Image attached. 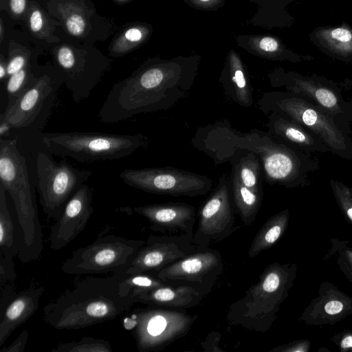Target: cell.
<instances>
[{
	"mask_svg": "<svg viewBox=\"0 0 352 352\" xmlns=\"http://www.w3.org/2000/svg\"><path fill=\"white\" fill-rule=\"evenodd\" d=\"M191 143L215 165L229 162L239 151L253 152L261 160L265 182L287 188L309 186L311 175L320 167L312 154L277 142L267 131L242 133L226 119L198 128Z\"/></svg>",
	"mask_w": 352,
	"mask_h": 352,
	"instance_id": "6da1fadb",
	"label": "cell"
},
{
	"mask_svg": "<svg viewBox=\"0 0 352 352\" xmlns=\"http://www.w3.org/2000/svg\"><path fill=\"white\" fill-rule=\"evenodd\" d=\"M200 63L199 55L147 60L113 85L99 110V120L112 124L170 109L189 95Z\"/></svg>",
	"mask_w": 352,
	"mask_h": 352,
	"instance_id": "7a4b0ae2",
	"label": "cell"
},
{
	"mask_svg": "<svg viewBox=\"0 0 352 352\" xmlns=\"http://www.w3.org/2000/svg\"><path fill=\"white\" fill-rule=\"evenodd\" d=\"M123 276L112 274L80 280L45 306L43 321L58 330H78L116 319L137 303L132 294H122Z\"/></svg>",
	"mask_w": 352,
	"mask_h": 352,
	"instance_id": "3957f363",
	"label": "cell"
},
{
	"mask_svg": "<svg viewBox=\"0 0 352 352\" xmlns=\"http://www.w3.org/2000/svg\"><path fill=\"white\" fill-rule=\"evenodd\" d=\"M0 184L13 201L16 215L18 257L23 263L38 260L43 239L26 160L14 140L0 138Z\"/></svg>",
	"mask_w": 352,
	"mask_h": 352,
	"instance_id": "277c9868",
	"label": "cell"
},
{
	"mask_svg": "<svg viewBox=\"0 0 352 352\" xmlns=\"http://www.w3.org/2000/svg\"><path fill=\"white\" fill-rule=\"evenodd\" d=\"M296 273V264H270L260 274L258 282L229 307L226 316L228 324L256 332L267 331L289 295Z\"/></svg>",
	"mask_w": 352,
	"mask_h": 352,
	"instance_id": "5b68a950",
	"label": "cell"
},
{
	"mask_svg": "<svg viewBox=\"0 0 352 352\" xmlns=\"http://www.w3.org/2000/svg\"><path fill=\"white\" fill-rule=\"evenodd\" d=\"M257 104L265 114L278 113L300 124L318 136L332 153L352 160L350 133L333 116L316 103L285 90L265 92Z\"/></svg>",
	"mask_w": 352,
	"mask_h": 352,
	"instance_id": "8992f818",
	"label": "cell"
},
{
	"mask_svg": "<svg viewBox=\"0 0 352 352\" xmlns=\"http://www.w3.org/2000/svg\"><path fill=\"white\" fill-rule=\"evenodd\" d=\"M41 140L50 153L81 163L122 159L148 146V137L142 133H45Z\"/></svg>",
	"mask_w": 352,
	"mask_h": 352,
	"instance_id": "52a82bcc",
	"label": "cell"
},
{
	"mask_svg": "<svg viewBox=\"0 0 352 352\" xmlns=\"http://www.w3.org/2000/svg\"><path fill=\"white\" fill-rule=\"evenodd\" d=\"M145 241L109 234L98 237L91 244L76 250L61 265L69 275L116 274L126 276Z\"/></svg>",
	"mask_w": 352,
	"mask_h": 352,
	"instance_id": "ba28073f",
	"label": "cell"
},
{
	"mask_svg": "<svg viewBox=\"0 0 352 352\" xmlns=\"http://www.w3.org/2000/svg\"><path fill=\"white\" fill-rule=\"evenodd\" d=\"M197 316L175 310L138 308L123 319L124 328L132 333L140 352L158 351L185 336Z\"/></svg>",
	"mask_w": 352,
	"mask_h": 352,
	"instance_id": "9c48e42d",
	"label": "cell"
},
{
	"mask_svg": "<svg viewBox=\"0 0 352 352\" xmlns=\"http://www.w3.org/2000/svg\"><path fill=\"white\" fill-rule=\"evenodd\" d=\"M92 173L65 160L56 162L46 153H38L36 160L35 186L39 195V204L47 217L56 221L69 200Z\"/></svg>",
	"mask_w": 352,
	"mask_h": 352,
	"instance_id": "30bf717a",
	"label": "cell"
},
{
	"mask_svg": "<svg viewBox=\"0 0 352 352\" xmlns=\"http://www.w3.org/2000/svg\"><path fill=\"white\" fill-rule=\"evenodd\" d=\"M267 78L272 87L284 88L319 105L351 133L352 99H344L336 82L315 74L302 75L280 67L270 72Z\"/></svg>",
	"mask_w": 352,
	"mask_h": 352,
	"instance_id": "8fae6325",
	"label": "cell"
},
{
	"mask_svg": "<svg viewBox=\"0 0 352 352\" xmlns=\"http://www.w3.org/2000/svg\"><path fill=\"white\" fill-rule=\"evenodd\" d=\"M120 177L127 186L156 195L197 197L210 192L213 181L206 175L173 167L125 169Z\"/></svg>",
	"mask_w": 352,
	"mask_h": 352,
	"instance_id": "7c38bea8",
	"label": "cell"
},
{
	"mask_svg": "<svg viewBox=\"0 0 352 352\" xmlns=\"http://www.w3.org/2000/svg\"><path fill=\"white\" fill-rule=\"evenodd\" d=\"M235 212L230 179L223 175L199 209L194 243L209 247L230 236L234 231Z\"/></svg>",
	"mask_w": 352,
	"mask_h": 352,
	"instance_id": "4fadbf2b",
	"label": "cell"
},
{
	"mask_svg": "<svg viewBox=\"0 0 352 352\" xmlns=\"http://www.w3.org/2000/svg\"><path fill=\"white\" fill-rule=\"evenodd\" d=\"M54 57L64 85L76 103L88 98L109 66V60L69 45L58 47Z\"/></svg>",
	"mask_w": 352,
	"mask_h": 352,
	"instance_id": "5bb4252c",
	"label": "cell"
},
{
	"mask_svg": "<svg viewBox=\"0 0 352 352\" xmlns=\"http://www.w3.org/2000/svg\"><path fill=\"white\" fill-rule=\"evenodd\" d=\"M64 84L58 72L40 75L35 83L2 113L12 129L19 130L45 123L54 104L58 89Z\"/></svg>",
	"mask_w": 352,
	"mask_h": 352,
	"instance_id": "9a60e30c",
	"label": "cell"
},
{
	"mask_svg": "<svg viewBox=\"0 0 352 352\" xmlns=\"http://www.w3.org/2000/svg\"><path fill=\"white\" fill-rule=\"evenodd\" d=\"M199 245L188 234L150 235L134 257L126 275L158 272L192 254Z\"/></svg>",
	"mask_w": 352,
	"mask_h": 352,
	"instance_id": "2e32d148",
	"label": "cell"
},
{
	"mask_svg": "<svg viewBox=\"0 0 352 352\" xmlns=\"http://www.w3.org/2000/svg\"><path fill=\"white\" fill-rule=\"evenodd\" d=\"M223 271V261L219 252L199 246L193 254L153 274L165 282L195 284L212 289Z\"/></svg>",
	"mask_w": 352,
	"mask_h": 352,
	"instance_id": "e0dca14e",
	"label": "cell"
},
{
	"mask_svg": "<svg viewBox=\"0 0 352 352\" xmlns=\"http://www.w3.org/2000/svg\"><path fill=\"white\" fill-rule=\"evenodd\" d=\"M93 196L94 189L84 184L69 200L50 228L49 242L52 250L64 248L84 230L94 211Z\"/></svg>",
	"mask_w": 352,
	"mask_h": 352,
	"instance_id": "ac0fdd59",
	"label": "cell"
},
{
	"mask_svg": "<svg viewBox=\"0 0 352 352\" xmlns=\"http://www.w3.org/2000/svg\"><path fill=\"white\" fill-rule=\"evenodd\" d=\"M133 210L145 217L150 228L164 234L193 235L196 221L195 208L182 202L148 204L137 206Z\"/></svg>",
	"mask_w": 352,
	"mask_h": 352,
	"instance_id": "d6986e66",
	"label": "cell"
},
{
	"mask_svg": "<svg viewBox=\"0 0 352 352\" xmlns=\"http://www.w3.org/2000/svg\"><path fill=\"white\" fill-rule=\"evenodd\" d=\"M351 314L352 297L332 283L323 282L299 320L310 325L334 324Z\"/></svg>",
	"mask_w": 352,
	"mask_h": 352,
	"instance_id": "ffe728a7",
	"label": "cell"
},
{
	"mask_svg": "<svg viewBox=\"0 0 352 352\" xmlns=\"http://www.w3.org/2000/svg\"><path fill=\"white\" fill-rule=\"evenodd\" d=\"M265 126L267 132L280 143L310 154L331 153L327 144L312 131L278 113L267 114Z\"/></svg>",
	"mask_w": 352,
	"mask_h": 352,
	"instance_id": "44dd1931",
	"label": "cell"
},
{
	"mask_svg": "<svg viewBox=\"0 0 352 352\" xmlns=\"http://www.w3.org/2000/svg\"><path fill=\"white\" fill-rule=\"evenodd\" d=\"M211 289L195 284L173 285L171 283L142 293L137 302L149 306L186 309L199 305Z\"/></svg>",
	"mask_w": 352,
	"mask_h": 352,
	"instance_id": "7402d4cb",
	"label": "cell"
},
{
	"mask_svg": "<svg viewBox=\"0 0 352 352\" xmlns=\"http://www.w3.org/2000/svg\"><path fill=\"white\" fill-rule=\"evenodd\" d=\"M219 82L226 96L241 107H250L253 103L254 89L245 64L234 50L227 54Z\"/></svg>",
	"mask_w": 352,
	"mask_h": 352,
	"instance_id": "603a6c76",
	"label": "cell"
},
{
	"mask_svg": "<svg viewBox=\"0 0 352 352\" xmlns=\"http://www.w3.org/2000/svg\"><path fill=\"white\" fill-rule=\"evenodd\" d=\"M43 292V287H30L17 293L6 305L1 312V346L16 328L36 313Z\"/></svg>",
	"mask_w": 352,
	"mask_h": 352,
	"instance_id": "cb8c5ba5",
	"label": "cell"
},
{
	"mask_svg": "<svg viewBox=\"0 0 352 352\" xmlns=\"http://www.w3.org/2000/svg\"><path fill=\"white\" fill-rule=\"evenodd\" d=\"M308 37L312 45L326 56L352 63V27L349 23L317 27Z\"/></svg>",
	"mask_w": 352,
	"mask_h": 352,
	"instance_id": "d4e9b609",
	"label": "cell"
},
{
	"mask_svg": "<svg viewBox=\"0 0 352 352\" xmlns=\"http://www.w3.org/2000/svg\"><path fill=\"white\" fill-rule=\"evenodd\" d=\"M238 46L259 58L273 61L298 63L315 59L311 55L294 52L278 37L266 34H240L235 38Z\"/></svg>",
	"mask_w": 352,
	"mask_h": 352,
	"instance_id": "484cf974",
	"label": "cell"
},
{
	"mask_svg": "<svg viewBox=\"0 0 352 352\" xmlns=\"http://www.w3.org/2000/svg\"><path fill=\"white\" fill-rule=\"evenodd\" d=\"M6 190L0 184V278L1 282L16 278L13 258L19 254L16 226L9 212Z\"/></svg>",
	"mask_w": 352,
	"mask_h": 352,
	"instance_id": "4316f807",
	"label": "cell"
},
{
	"mask_svg": "<svg viewBox=\"0 0 352 352\" xmlns=\"http://www.w3.org/2000/svg\"><path fill=\"white\" fill-rule=\"evenodd\" d=\"M257 6V12L249 21L253 25L265 28H290L294 17L286 8L296 0H249Z\"/></svg>",
	"mask_w": 352,
	"mask_h": 352,
	"instance_id": "83f0119b",
	"label": "cell"
},
{
	"mask_svg": "<svg viewBox=\"0 0 352 352\" xmlns=\"http://www.w3.org/2000/svg\"><path fill=\"white\" fill-rule=\"evenodd\" d=\"M289 219L287 208L269 218L255 235L248 250V257L254 258L275 244L285 232Z\"/></svg>",
	"mask_w": 352,
	"mask_h": 352,
	"instance_id": "f1b7e54d",
	"label": "cell"
},
{
	"mask_svg": "<svg viewBox=\"0 0 352 352\" xmlns=\"http://www.w3.org/2000/svg\"><path fill=\"white\" fill-rule=\"evenodd\" d=\"M230 182L236 212L243 223L250 226L256 219L261 207L263 195L256 193L246 187L232 172Z\"/></svg>",
	"mask_w": 352,
	"mask_h": 352,
	"instance_id": "f546056e",
	"label": "cell"
},
{
	"mask_svg": "<svg viewBox=\"0 0 352 352\" xmlns=\"http://www.w3.org/2000/svg\"><path fill=\"white\" fill-rule=\"evenodd\" d=\"M231 164L232 172L243 185L256 193L263 195V167L259 157L255 153L248 151Z\"/></svg>",
	"mask_w": 352,
	"mask_h": 352,
	"instance_id": "4dcf8cb0",
	"label": "cell"
},
{
	"mask_svg": "<svg viewBox=\"0 0 352 352\" xmlns=\"http://www.w3.org/2000/svg\"><path fill=\"white\" fill-rule=\"evenodd\" d=\"M152 28L146 24H136L124 30L111 43L110 54L123 56L145 43L151 35Z\"/></svg>",
	"mask_w": 352,
	"mask_h": 352,
	"instance_id": "1f68e13d",
	"label": "cell"
},
{
	"mask_svg": "<svg viewBox=\"0 0 352 352\" xmlns=\"http://www.w3.org/2000/svg\"><path fill=\"white\" fill-rule=\"evenodd\" d=\"M58 10L68 33L80 37L87 32L88 19L81 6L75 1H65L59 4Z\"/></svg>",
	"mask_w": 352,
	"mask_h": 352,
	"instance_id": "d6a6232c",
	"label": "cell"
},
{
	"mask_svg": "<svg viewBox=\"0 0 352 352\" xmlns=\"http://www.w3.org/2000/svg\"><path fill=\"white\" fill-rule=\"evenodd\" d=\"M165 282L151 273H142L124 276L120 283L122 294H132L136 297L144 292L166 284Z\"/></svg>",
	"mask_w": 352,
	"mask_h": 352,
	"instance_id": "836d02e7",
	"label": "cell"
},
{
	"mask_svg": "<svg viewBox=\"0 0 352 352\" xmlns=\"http://www.w3.org/2000/svg\"><path fill=\"white\" fill-rule=\"evenodd\" d=\"M38 76H36L32 72L30 65H28L19 72L8 77L6 81L7 106L12 104L25 91L32 87Z\"/></svg>",
	"mask_w": 352,
	"mask_h": 352,
	"instance_id": "e575fe53",
	"label": "cell"
},
{
	"mask_svg": "<svg viewBox=\"0 0 352 352\" xmlns=\"http://www.w3.org/2000/svg\"><path fill=\"white\" fill-rule=\"evenodd\" d=\"M52 352H112L108 340L84 336L77 341L60 343L51 350Z\"/></svg>",
	"mask_w": 352,
	"mask_h": 352,
	"instance_id": "d590c367",
	"label": "cell"
},
{
	"mask_svg": "<svg viewBox=\"0 0 352 352\" xmlns=\"http://www.w3.org/2000/svg\"><path fill=\"white\" fill-rule=\"evenodd\" d=\"M331 244L326 258L336 255L338 266L346 279L352 283V246L346 241L336 239H331Z\"/></svg>",
	"mask_w": 352,
	"mask_h": 352,
	"instance_id": "8d00e7d4",
	"label": "cell"
},
{
	"mask_svg": "<svg viewBox=\"0 0 352 352\" xmlns=\"http://www.w3.org/2000/svg\"><path fill=\"white\" fill-rule=\"evenodd\" d=\"M29 11L28 23L31 32L48 42L58 41L57 38L51 34L48 20L42 10L32 3Z\"/></svg>",
	"mask_w": 352,
	"mask_h": 352,
	"instance_id": "74e56055",
	"label": "cell"
},
{
	"mask_svg": "<svg viewBox=\"0 0 352 352\" xmlns=\"http://www.w3.org/2000/svg\"><path fill=\"white\" fill-rule=\"evenodd\" d=\"M329 184L340 210L345 219L352 224V188L333 179Z\"/></svg>",
	"mask_w": 352,
	"mask_h": 352,
	"instance_id": "f35d334b",
	"label": "cell"
},
{
	"mask_svg": "<svg viewBox=\"0 0 352 352\" xmlns=\"http://www.w3.org/2000/svg\"><path fill=\"white\" fill-rule=\"evenodd\" d=\"M29 56L28 54L23 52H15L12 53L7 62V76L8 78L12 74L19 72L28 65ZM7 78V79H8Z\"/></svg>",
	"mask_w": 352,
	"mask_h": 352,
	"instance_id": "ab89813d",
	"label": "cell"
},
{
	"mask_svg": "<svg viewBox=\"0 0 352 352\" xmlns=\"http://www.w3.org/2000/svg\"><path fill=\"white\" fill-rule=\"evenodd\" d=\"M189 6L204 11H217L222 8L226 0H183Z\"/></svg>",
	"mask_w": 352,
	"mask_h": 352,
	"instance_id": "60d3db41",
	"label": "cell"
},
{
	"mask_svg": "<svg viewBox=\"0 0 352 352\" xmlns=\"http://www.w3.org/2000/svg\"><path fill=\"white\" fill-rule=\"evenodd\" d=\"M221 334L219 331H212L206 337V339L201 342V347L205 352H222L223 350L220 348L219 342Z\"/></svg>",
	"mask_w": 352,
	"mask_h": 352,
	"instance_id": "b9f144b4",
	"label": "cell"
},
{
	"mask_svg": "<svg viewBox=\"0 0 352 352\" xmlns=\"http://www.w3.org/2000/svg\"><path fill=\"white\" fill-rule=\"evenodd\" d=\"M310 348V341L307 340H296L288 344L276 346L270 351L272 352H307Z\"/></svg>",
	"mask_w": 352,
	"mask_h": 352,
	"instance_id": "7bdbcfd3",
	"label": "cell"
},
{
	"mask_svg": "<svg viewBox=\"0 0 352 352\" xmlns=\"http://www.w3.org/2000/svg\"><path fill=\"white\" fill-rule=\"evenodd\" d=\"M340 351L352 352V330H344L335 334L331 339Z\"/></svg>",
	"mask_w": 352,
	"mask_h": 352,
	"instance_id": "ee69618b",
	"label": "cell"
},
{
	"mask_svg": "<svg viewBox=\"0 0 352 352\" xmlns=\"http://www.w3.org/2000/svg\"><path fill=\"white\" fill-rule=\"evenodd\" d=\"M29 338V331L27 329L23 330L14 340V342L6 347H3L0 352H23L28 340Z\"/></svg>",
	"mask_w": 352,
	"mask_h": 352,
	"instance_id": "f6af8a7d",
	"label": "cell"
},
{
	"mask_svg": "<svg viewBox=\"0 0 352 352\" xmlns=\"http://www.w3.org/2000/svg\"><path fill=\"white\" fill-rule=\"evenodd\" d=\"M11 12L16 16L22 15L27 7V0H9Z\"/></svg>",
	"mask_w": 352,
	"mask_h": 352,
	"instance_id": "bcb514c9",
	"label": "cell"
},
{
	"mask_svg": "<svg viewBox=\"0 0 352 352\" xmlns=\"http://www.w3.org/2000/svg\"><path fill=\"white\" fill-rule=\"evenodd\" d=\"M12 129V126L4 118L2 113L0 114V138L8 135Z\"/></svg>",
	"mask_w": 352,
	"mask_h": 352,
	"instance_id": "7dc6e473",
	"label": "cell"
},
{
	"mask_svg": "<svg viewBox=\"0 0 352 352\" xmlns=\"http://www.w3.org/2000/svg\"><path fill=\"white\" fill-rule=\"evenodd\" d=\"M6 78H8L7 62H6L3 56H1L0 60V79L1 81H3Z\"/></svg>",
	"mask_w": 352,
	"mask_h": 352,
	"instance_id": "c3c4849f",
	"label": "cell"
},
{
	"mask_svg": "<svg viewBox=\"0 0 352 352\" xmlns=\"http://www.w3.org/2000/svg\"><path fill=\"white\" fill-rule=\"evenodd\" d=\"M342 85V86L345 87H348V88H350L352 89V80H349V79H345L344 80V82H342V83H340Z\"/></svg>",
	"mask_w": 352,
	"mask_h": 352,
	"instance_id": "681fc988",
	"label": "cell"
},
{
	"mask_svg": "<svg viewBox=\"0 0 352 352\" xmlns=\"http://www.w3.org/2000/svg\"><path fill=\"white\" fill-rule=\"evenodd\" d=\"M3 21L2 19H1V22H0V38H1V42L3 40Z\"/></svg>",
	"mask_w": 352,
	"mask_h": 352,
	"instance_id": "f907efd6",
	"label": "cell"
},
{
	"mask_svg": "<svg viewBox=\"0 0 352 352\" xmlns=\"http://www.w3.org/2000/svg\"><path fill=\"white\" fill-rule=\"evenodd\" d=\"M116 1H117L118 2H126V1H127L129 0H116Z\"/></svg>",
	"mask_w": 352,
	"mask_h": 352,
	"instance_id": "816d5d0a",
	"label": "cell"
}]
</instances>
